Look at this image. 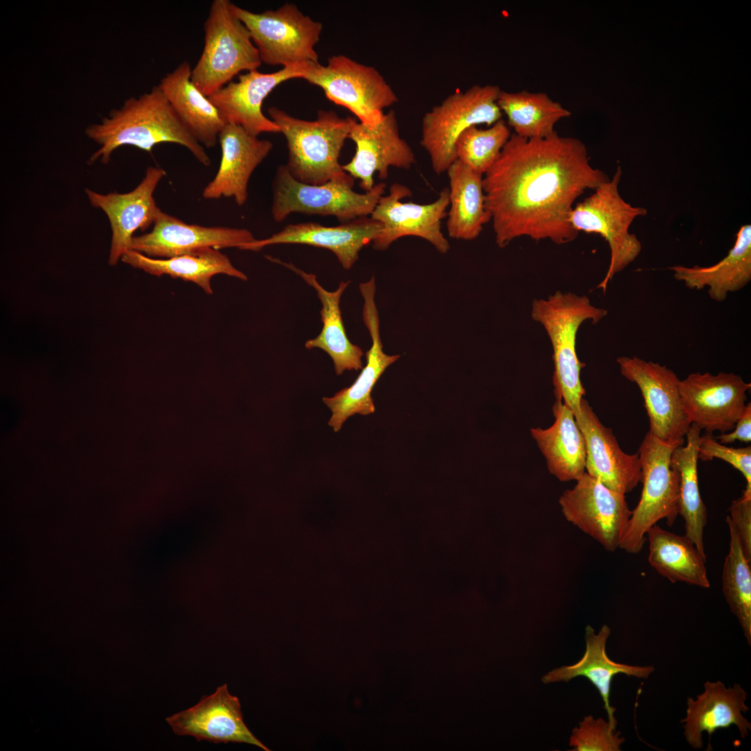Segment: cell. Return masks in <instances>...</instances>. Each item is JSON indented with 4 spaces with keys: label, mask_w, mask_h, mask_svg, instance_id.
Returning a JSON list of instances; mask_svg holds the SVG:
<instances>
[{
    "label": "cell",
    "mask_w": 751,
    "mask_h": 751,
    "mask_svg": "<svg viewBox=\"0 0 751 751\" xmlns=\"http://www.w3.org/2000/svg\"><path fill=\"white\" fill-rule=\"evenodd\" d=\"M589 162L585 145L556 132L528 139L515 134L483 175L485 208L499 248L525 236L562 245L578 236L569 222L574 201L609 180Z\"/></svg>",
    "instance_id": "1"
},
{
    "label": "cell",
    "mask_w": 751,
    "mask_h": 751,
    "mask_svg": "<svg viewBox=\"0 0 751 751\" xmlns=\"http://www.w3.org/2000/svg\"><path fill=\"white\" fill-rule=\"evenodd\" d=\"M86 134L99 146L90 157V163L99 160L107 164L113 152L122 145L151 153L156 145L172 143L187 148L202 165H211L205 148L179 120L158 86L127 99L99 123L89 125Z\"/></svg>",
    "instance_id": "2"
},
{
    "label": "cell",
    "mask_w": 751,
    "mask_h": 751,
    "mask_svg": "<svg viewBox=\"0 0 751 751\" xmlns=\"http://www.w3.org/2000/svg\"><path fill=\"white\" fill-rule=\"evenodd\" d=\"M607 313L606 309L592 305L586 296L560 291L532 303L531 317L543 326L553 348L555 396L572 411L575 419L586 394L581 380L585 364L579 360L576 350L577 331L586 321L597 323Z\"/></svg>",
    "instance_id": "3"
},
{
    "label": "cell",
    "mask_w": 751,
    "mask_h": 751,
    "mask_svg": "<svg viewBox=\"0 0 751 751\" xmlns=\"http://www.w3.org/2000/svg\"><path fill=\"white\" fill-rule=\"evenodd\" d=\"M272 120L286 140L287 163L284 165L296 180L320 185L346 172L339 163L341 150L353 118H341L333 111L320 110L314 120L296 118L272 106Z\"/></svg>",
    "instance_id": "4"
},
{
    "label": "cell",
    "mask_w": 751,
    "mask_h": 751,
    "mask_svg": "<svg viewBox=\"0 0 751 751\" xmlns=\"http://www.w3.org/2000/svg\"><path fill=\"white\" fill-rule=\"evenodd\" d=\"M353 185L354 178L347 172L323 184H305L281 165L272 183L271 216L277 223L293 213L334 216L341 223L366 217L385 193L386 184H376L364 193L354 191Z\"/></svg>",
    "instance_id": "5"
},
{
    "label": "cell",
    "mask_w": 751,
    "mask_h": 751,
    "mask_svg": "<svg viewBox=\"0 0 751 751\" xmlns=\"http://www.w3.org/2000/svg\"><path fill=\"white\" fill-rule=\"evenodd\" d=\"M231 3L212 1L204 24L203 49L191 70L192 82L207 97L241 72L257 70L262 63L249 31L232 13Z\"/></svg>",
    "instance_id": "6"
},
{
    "label": "cell",
    "mask_w": 751,
    "mask_h": 751,
    "mask_svg": "<svg viewBox=\"0 0 751 751\" xmlns=\"http://www.w3.org/2000/svg\"><path fill=\"white\" fill-rule=\"evenodd\" d=\"M684 443L663 441L649 431L645 435L638 452L643 490L619 546L627 553H639L647 532L659 520L665 519L670 526L674 524L679 515V474L671 465V455Z\"/></svg>",
    "instance_id": "7"
},
{
    "label": "cell",
    "mask_w": 751,
    "mask_h": 751,
    "mask_svg": "<svg viewBox=\"0 0 751 751\" xmlns=\"http://www.w3.org/2000/svg\"><path fill=\"white\" fill-rule=\"evenodd\" d=\"M622 170L595 189V193L573 207L569 222L576 232L601 235L608 244L611 258L606 274L597 286L605 293L613 276L633 262L642 250L640 241L629 232L633 220L645 216L646 209L633 207L621 197L618 185Z\"/></svg>",
    "instance_id": "8"
},
{
    "label": "cell",
    "mask_w": 751,
    "mask_h": 751,
    "mask_svg": "<svg viewBox=\"0 0 751 751\" xmlns=\"http://www.w3.org/2000/svg\"><path fill=\"white\" fill-rule=\"evenodd\" d=\"M501 90L497 86L474 85L464 92L451 94L426 113L420 144L437 175L446 172L457 160L455 143L465 130L481 124L491 126L501 119L497 104Z\"/></svg>",
    "instance_id": "9"
},
{
    "label": "cell",
    "mask_w": 751,
    "mask_h": 751,
    "mask_svg": "<svg viewBox=\"0 0 751 751\" xmlns=\"http://www.w3.org/2000/svg\"><path fill=\"white\" fill-rule=\"evenodd\" d=\"M230 9L246 26L262 63L283 67L318 63L314 46L321 23L286 3L276 10L255 13L231 3Z\"/></svg>",
    "instance_id": "10"
},
{
    "label": "cell",
    "mask_w": 751,
    "mask_h": 751,
    "mask_svg": "<svg viewBox=\"0 0 751 751\" xmlns=\"http://www.w3.org/2000/svg\"><path fill=\"white\" fill-rule=\"evenodd\" d=\"M301 79L320 87L327 99L370 127L380 122L384 108L398 102L394 90L375 67L343 55L329 58L326 66L308 64Z\"/></svg>",
    "instance_id": "11"
},
{
    "label": "cell",
    "mask_w": 751,
    "mask_h": 751,
    "mask_svg": "<svg viewBox=\"0 0 751 751\" xmlns=\"http://www.w3.org/2000/svg\"><path fill=\"white\" fill-rule=\"evenodd\" d=\"M558 503L567 522L606 551L619 548L631 515L624 494L585 472L572 488L563 492Z\"/></svg>",
    "instance_id": "12"
},
{
    "label": "cell",
    "mask_w": 751,
    "mask_h": 751,
    "mask_svg": "<svg viewBox=\"0 0 751 751\" xmlns=\"http://www.w3.org/2000/svg\"><path fill=\"white\" fill-rule=\"evenodd\" d=\"M412 194L407 186L394 183L389 188V193L380 198L371 218L379 221L382 229L372 241L373 248L386 250L398 239L413 236L425 239L439 253L446 254L451 247L442 233V221L447 216L449 188H444L437 199L430 204L401 202Z\"/></svg>",
    "instance_id": "13"
},
{
    "label": "cell",
    "mask_w": 751,
    "mask_h": 751,
    "mask_svg": "<svg viewBox=\"0 0 751 751\" xmlns=\"http://www.w3.org/2000/svg\"><path fill=\"white\" fill-rule=\"evenodd\" d=\"M617 363L621 374L641 392L649 431L665 442H684L691 423L683 408L677 375L665 365L636 356L619 357Z\"/></svg>",
    "instance_id": "14"
},
{
    "label": "cell",
    "mask_w": 751,
    "mask_h": 751,
    "mask_svg": "<svg viewBox=\"0 0 751 751\" xmlns=\"http://www.w3.org/2000/svg\"><path fill=\"white\" fill-rule=\"evenodd\" d=\"M751 384L734 373L695 372L679 384L685 414L691 423L706 433L734 428L743 413Z\"/></svg>",
    "instance_id": "15"
},
{
    "label": "cell",
    "mask_w": 751,
    "mask_h": 751,
    "mask_svg": "<svg viewBox=\"0 0 751 751\" xmlns=\"http://www.w3.org/2000/svg\"><path fill=\"white\" fill-rule=\"evenodd\" d=\"M255 239L245 228L188 224L160 209L152 230L134 236L129 250L152 258L168 259L208 248H239Z\"/></svg>",
    "instance_id": "16"
},
{
    "label": "cell",
    "mask_w": 751,
    "mask_h": 751,
    "mask_svg": "<svg viewBox=\"0 0 751 751\" xmlns=\"http://www.w3.org/2000/svg\"><path fill=\"white\" fill-rule=\"evenodd\" d=\"M374 276L360 284L364 299L363 321L371 338V346L366 353V365L349 387L344 388L332 397H323V402L331 410L328 421L334 432L341 428L346 419L355 414L369 415L375 412L371 391L386 369L400 358V355H388L383 351L380 332L379 314L375 302Z\"/></svg>",
    "instance_id": "17"
},
{
    "label": "cell",
    "mask_w": 751,
    "mask_h": 751,
    "mask_svg": "<svg viewBox=\"0 0 751 751\" xmlns=\"http://www.w3.org/2000/svg\"><path fill=\"white\" fill-rule=\"evenodd\" d=\"M355 144L351 161L342 165L343 170L354 179H360V186L365 192L374 184L373 176L388 177L390 167L408 170L415 163V155L410 145L400 136L396 114L390 110L384 113L374 127L353 119L348 138Z\"/></svg>",
    "instance_id": "18"
},
{
    "label": "cell",
    "mask_w": 751,
    "mask_h": 751,
    "mask_svg": "<svg viewBox=\"0 0 751 751\" xmlns=\"http://www.w3.org/2000/svg\"><path fill=\"white\" fill-rule=\"evenodd\" d=\"M165 175L164 169L150 166L142 181L129 192L102 194L89 188L85 189L91 205L102 210L110 223L112 236L109 265L115 266L129 250L136 230L145 232L153 225L160 209L156 204L154 193Z\"/></svg>",
    "instance_id": "19"
},
{
    "label": "cell",
    "mask_w": 751,
    "mask_h": 751,
    "mask_svg": "<svg viewBox=\"0 0 751 751\" xmlns=\"http://www.w3.org/2000/svg\"><path fill=\"white\" fill-rule=\"evenodd\" d=\"M307 65L283 67L273 73H262L257 70L249 71L240 74L237 81H230L208 98L227 124L239 125L257 137L266 132L278 133V126L262 112L263 102L281 83L301 79Z\"/></svg>",
    "instance_id": "20"
},
{
    "label": "cell",
    "mask_w": 751,
    "mask_h": 751,
    "mask_svg": "<svg viewBox=\"0 0 751 751\" xmlns=\"http://www.w3.org/2000/svg\"><path fill=\"white\" fill-rule=\"evenodd\" d=\"M175 734L191 736L197 741L214 743H244L270 750L262 744L245 724L239 700L229 693L227 684L202 696L192 707L165 718Z\"/></svg>",
    "instance_id": "21"
},
{
    "label": "cell",
    "mask_w": 751,
    "mask_h": 751,
    "mask_svg": "<svg viewBox=\"0 0 751 751\" xmlns=\"http://www.w3.org/2000/svg\"><path fill=\"white\" fill-rule=\"evenodd\" d=\"M382 229L379 221L368 216L331 227L317 223L289 224L272 236L255 239L239 249L259 251L275 244L309 245L330 250L343 268L349 270L357 261L362 248L372 243Z\"/></svg>",
    "instance_id": "22"
},
{
    "label": "cell",
    "mask_w": 751,
    "mask_h": 751,
    "mask_svg": "<svg viewBox=\"0 0 751 751\" xmlns=\"http://www.w3.org/2000/svg\"><path fill=\"white\" fill-rule=\"evenodd\" d=\"M576 421L586 442V472L611 490L624 494L632 491L642 478L638 453L621 449L612 430L602 424L585 398Z\"/></svg>",
    "instance_id": "23"
},
{
    "label": "cell",
    "mask_w": 751,
    "mask_h": 751,
    "mask_svg": "<svg viewBox=\"0 0 751 751\" xmlns=\"http://www.w3.org/2000/svg\"><path fill=\"white\" fill-rule=\"evenodd\" d=\"M221 160L214 178L202 191L206 200L233 197L243 205L248 199L250 177L256 168L267 157L273 144L261 140L234 124H226L219 134Z\"/></svg>",
    "instance_id": "24"
},
{
    "label": "cell",
    "mask_w": 751,
    "mask_h": 751,
    "mask_svg": "<svg viewBox=\"0 0 751 751\" xmlns=\"http://www.w3.org/2000/svg\"><path fill=\"white\" fill-rule=\"evenodd\" d=\"M704 688L695 700L688 697L686 700V716L681 723L684 724L688 743L695 749L702 748V733L705 732L709 737L706 750H711L712 734L733 725L745 739L751 730L750 722L743 715L750 710L745 704V691L739 684L727 688L720 681H706Z\"/></svg>",
    "instance_id": "25"
},
{
    "label": "cell",
    "mask_w": 751,
    "mask_h": 751,
    "mask_svg": "<svg viewBox=\"0 0 751 751\" xmlns=\"http://www.w3.org/2000/svg\"><path fill=\"white\" fill-rule=\"evenodd\" d=\"M586 651L583 657L575 664L563 665L554 669L544 675L541 680L544 684L567 682L577 677L587 678L598 690L608 714V721L614 727L617 725L615 717V709L610 704L611 686L613 678L617 674L629 677L647 679L654 671L652 665H630L616 663L611 660L606 652V645L611 634V629L604 624L597 633L588 625L585 629Z\"/></svg>",
    "instance_id": "26"
},
{
    "label": "cell",
    "mask_w": 751,
    "mask_h": 751,
    "mask_svg": "<svg viewBox=\"0 0 751 751\" xmlns=\"http://www.w3.org/2000/svg\"><path fill=\"white\" fill-rule=\"evenodd\" d=\"M191 67L181 62L160 81L159 88L195 140L204 148H212L227 124L218 109L192 82Z\"/></svg>",
    "instance_id": "27"
},
{
    "label": "cell",
    "mask_w": 751,
    "mask_h": 751,
    "mask_svg": "<svg viewBox=\"0 0 751 751\" xmlns=\"http://www.w3.org/2000/svg\"><path fill=\"white\" fill-rule=\"evenodd\" d=\"M265 257L300 276L314 289L321 302L320 314L323 323L322 330L316 337L306 341L305 348H318L327 353L333 361L334 370L338 376L346 370L362 369V358L364 353L358 346L352 344L348 339L339 305L341 295L350 282H341L335 291H328L319 284L314 274L306 273L291 263L281 261L280 259L269 255H266Z\"/></svg>",
    "instance_id": "28"
},
{
    "label": "cell",
    "mask_w": 751,
    "mask_h": 751,
    "mask_svg": "<svg viewBox=\"0 0 751 751\" xmlns=\"http://www.w3.org/2000/svg\"><path fill=\"white\" fill-rule=\"evenodd\" d=\"M555 421L530 430L550 474L560 481H577L586 472V442L572 411L559 398L552 407Z\"/></svg>",
    "instance_id": "29"
},
{
    "label": "cell",
    "mask_w": 751,
    "mask_h": 751,
    "mask_svg": "<svg viewBox=\"0 0 751 751\" xmlns=\"http://www.w3.org/2000/svg\"><path fill=\"white\" fill-rule=\"evenodd\" d=\"M675 280L690 289L707 288L710 298L722 302L729 293L744 288L751 280V225L741 227L734 246L720 261L709 266H672Z\"/></svg>",
    "instance_id": "30"
},
{
    "label": "cell",
    "mask_w": 751,
    "mask_h": 751,
    "mask_svg": "<svg viewBox=\"0 0 751 751\" xmlns=\"http://www.w3.org/2000/svg\"><path fill=\"white\" fill-rule=\"evenodd\" d=\"M121 260L152 275H167L191 282L209 295L213 293L211 283L216 275H227L243 281L248 280V276L235 268L226 255L213 248L168 259L152 258L129 250Z\"/></svg>",
    "instance_id": "31"
},
{
    "label": "cell",
    "mask_w": 751,
    "mask_h": 751,
    "mask_svg": "<svg viewBox=\"0 0 751 751\" xmlns=\"http://www.w3.org/2000/svg\"><path fill=\"white\" fill-rule=\"evenodd\" d=\"M449 210L446 228L449 237L465 241L476 239L483 225L491 220L485 208L483 175L459 160L448 168Z\"/></svg>",
    "instance_id": "32"
},
{
    "label": "cell",
    "mask_w": 751,
    "mask_h": 751,
    "mask_svg": "<svg viewBox=\"0 0 751 751\" xmlns=\"http://www.w3.org/2000/svg\"><path fill=\"white\" fill-rule=\"evenodd\" d=\"M649 542L648 560L650 565L672 583H686L709 588L703 556L686 535H679L664 530L657 524L647 532Z\"/></svg>",
    "instance_id": "33"
},
{
    "label": "cell",
    "mask_w": 751,
    "mask_h": 751,
    "mask_svg": "<svg viewBox=\"0 0 751 751\" xmlns=\"http://www.w3.org/2000/svg\"><path fill=\"white\" fill-rule=\"evenodd\" d=\"M701 430L691 423L686 434V444L677 446L671 455V465L679 474L678 512L685 522V535L706 556L704 529L707 512L698 485L697 462Z\"/></svg>",
    "instance_id": "34"
},
{
    "label": "cell",
    "mask_w": 751,
    "mask_h": 751,
    "mask_svg": "<svg viewBox=\"0 0 751 751\" xmlns=\"http://www.w3.org/2000/svg\"><path fill=\"white\" fill-rule=\"evenodd\" d=\"M497 104L507 116L515 134L528 139L547 138L556 131L555 124L571 112L544 92L501 90Z\"/></svg>",
    "instance_id": "35"
},
{
    "label": "cell",
    "mask_w": 751,
    "mask_h": 751,
    "mask_svg": "<svg viewBox=\"0 0 751 751\" xmlns=\"http://www.w3.org/2000/svg\"><path fill=\"white\" fill-rule=\"evenodd\" d=\"M729 531V548L725 556L722 586L732 613L736 617L748 644L751 645V568L738 537L726 519Z\"/></svg>",
    "instance_id": "36"
},
{
    "label": "cell",
    "mask_w": 751,
    "mask_h": 751,
    "mask_svg": "<svg viewBox=\"0 0 751 751\" xmlns=\"http://www.w3.org/2000/svg\"><path fill=\"white\" fill-rule=\"evenodd\" d=\"M510 136L508 125L503 119L487 129L470 127L456 140L457 159L483 175L496 161Z\"/></svg>",
    "instance_id": "37"
},
{
    "label": "cell",
    "mask_w": 751,
    "mask_h": 751,
    "mask_svg": "<svg viewBox=\"0 0 751 751\" xmlns=\"http://www.w3.org/2000/svg\"><path fill=\"white\" fill-rule=\"evenodd\" d=\"M625 738L608 721L589 715L572 730L570 751H620Z\"/></svg>",
    "instance_id": "38"
},
{
    "label": "cell",
    "mask_w": 751,
    "mask_h": 751,
    "mask_svg": "<svg viewBox=\"0 0 751 751\" xmlns=\"http://www.w3.org/2000/svg\"><path fill=\"white\" fill-rule=\"evenodd\" d=\"M698 458L702 461L718 458L738 469L746 480V487L743 495L751 498V446L750 445L741 448L727 446L720 443L712 433H706L701 436Z\"/></svg>",
    "instance_id": "39"
},
{
    "label": "cell",
    "mask_w": 751,
    "mask_h": 751,
    "mask_svg": "<svg viewBox=\"0 0 751 751\" xmlns=\"http://www.w3.org/2000/svg\"><path fill=\"white\" fill-rule=\"evenodd\" d=\"M726 519L738 537L745 556L751 561V498L742 495L733 501Z\"/></svg>",
    "instance_id": "40"
},
{
    "label": "cell",
    "mask_w": 751,
    "mask_h": 751,
    "mask_svg": "<svg viewBox=\"0 0 751 751\" xmlns=\"http://www.w3.org/2000/svg\"><path fill=\"white\" fill-rule=\"evenodd\" d=\"M716 439L721 444H731L736 441L749 443L751 441V403L746 404L742 415L736 421L734 431L721 433Z\"/></svg>",
    "instance_id": "41"
}]
</instances>
